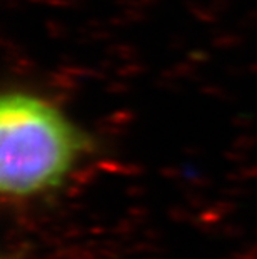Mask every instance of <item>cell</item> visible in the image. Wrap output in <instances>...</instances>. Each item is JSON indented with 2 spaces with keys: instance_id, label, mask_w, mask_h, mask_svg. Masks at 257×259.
I'll list each match as a JSON object with an SVG mask.
<instances>
[{
  "instance_id": "obj_1",
  "label": "cell",
  "mask_w": 257,
  "mask_h": 259,
  "mask_svg": "<svg viewBox=\"0 0 257 259\" xmlns=\"http://www.w3.org/2000/svg\"><path fill=\"white\" fill-rule=\"evenodd\" d=\"M90 139L50 101L25 91L0 99V191L12 204L62 187Z\"/></svg>"
}]
</instances>
